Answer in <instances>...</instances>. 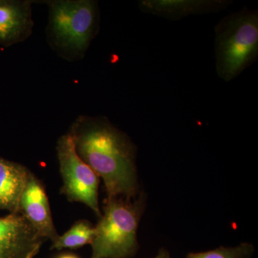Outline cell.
<instances>
[{
	"mask_svg": "<svg viewBox=\"0 0 258 258\" xmlns=\"http://www.w3.org/2000/svg\"><path fill=\"white\" fill-rule=\"evenodd\" d=\"M69 134L81 159L101 177L107 198H137V147L104 116L81 115Z\"/></svg>",
	"mask_w": 258,
	"mask_h": 258,
	"instance_id": "6da1fadb",
	"label": "cell"
},
{
	"mask_svg": "<svg viewBox=\"0 0 258 258\" xmlns=\"http://www.w3.org/2000/svg\"><path fill=\"white\" fill-rule=\"evenodd\" d=\"M47 43L69 62L83 60L100 30L99 4L95 0H50Z\"/></svg>",
	"mask_w": 258,
	"mask_h": 258,
	"instance_id": "7a4b0ae2",
	"label": "cell"
},
{
	"mask_svg": "<svg viewBox=\"0 0 258 258\" xmlns=\"http://www.w3.org/2000/svg\"><path fill=\"white\" fill-rule=\"evenodd\" d=\"M258 57V12L243 8L225 16L215 27V69L230 82Z\"/></svg>",
	"mask_w": 258,
	"mask_h": 258,
	"instance_id": "3957f363",
	"label": "cell"
},
{
	"mask_svg": "<svg viewBox=\"0 0 258 258\" xmlns=\"http://www.w3.org/2000/svg\"><path fill=\"white\" fill-rule=\"evenodd\" d=\"M144 193L139 198H106L104 214L95 227L91 258H132L138 252L137 230L146 208Z\"/></svg>",
	"mask_w": 258,
	"mask_h": 258,
	"instance_id": "277c9868",
	"label": "cell"
},
{
	"mask_svg": "<svg viewBox=\"0 0 258 258\" xmlns=\"http://www.w3.org/2000/svg\"><path fill=\"white\" fill-rule=\"evenodd\" d=\"M56 150L62 179V192L69 201L84 204L101 217L98 203L99 178L79 157L69 133L59 138Z\"/></svg>",
	"mask_w": 258,
	"mask_h": 258,
	"instance_id": "5b68a950",
	"label": "cell"
},
{
	"mask_svg": "<svg viewBox=\"0 0 258 258\" xmlns=\"http://www.w3.org/2000/svg\"><path fill=\"white\" fill-rule=\"evenodd\" d=\"M44 240L21 213L0 217V258H35Z\"/></svg>",
	"mask_w": 258,
	"mask_h": 258,
	"instance_id": "8992f818",
	"label": "cell"
},
{
	"mask_svg": "<svg viewBox=\"0 0 258 258\" xmlns=\"http://www.w3.org/2000/svg\"><path fill=\"white\" fill-rule=\"evenodd\" d=\"M20 213L44 239L53 242L59 237L52 220L46 191L41 181L32 172L20 198Z\"/></svg>",
	"mask_w": 258,
	"mask_h": 258,
	"instance_id": "52a82bcc",
	"label": "cell"
},
{
	"mask_svg": "<svg viewBox=\"0 0 258 258\" xmlns=\"http://www.w3.org/2000/svg\"><path fill=\"white\" fill-rule=\"evenodd\" d=\"M31 0H0V46L21 43L34 28Z\"/></svg>",
	"mask_w": 258,
	"mask_h": 258,
	"instance_id": "ba28073f",
	"label": "cell"
},
{
	"mask_svg": "<svg viewBox=\"0 0 258 258\" xmlns=\"http://www.w3.org/2000/svg\"><path fill=\"white\" fill-rule=\"evenodd\" d=\"M227 0H142L139 9L148 14L171 20L191 15L217 13L232 4Z\"/></svg>",
	"mask_w": 258,
	"mask_h": 258,
	"instance_id": "9c48e42d",
	"label": "cell"
},
{
	"mask_svg": "<svg viewBox=\"0 0 258 258\" xmlns=\"http://www.w3.org/2000/svg\"><path fill=\"white\" fill-rule=\"evenodd\" d=\"M25 166L0 157V210L20 213V202L29 175Z\"/></svg>",
	"mask_w": 258,
	"mask_h": 258,
	"instance_id": "30bf717a",
	"label": "cell"
},
{
	"mask_svg": "<svg viewBox=\"0 0 258 258\" xmlns=\"http://www.w3.org/2000/svg\"><path fill=\"white\" fill-rule=\"evenodd\" d=\"M95 236V227L86 220H80L63 235H59L55 242H52L51 249L78 248L87 244H91Z\"/></svg>",
	"mask_w": 258,
	"mask_h": 258,
	"instance_id": "8fae6325",
	"label": "cell"
},
{
	"mask_svg": "<svg viewBox=\"0 0 258 258\" xmlns=\"http://www.w3.org/2000/svg\"><path fill=\"white\" fill-rule=\"evenodd\" d=\"M254 246L249 243H242L233 247H220L213 250L203 252H191L186 258H252Z\"/></svg>",
	"mask_w": 258,
	"mask_h": 258,
	"instance_id": "7c38bea8",
	"label": "cell"
},
{
	"mask_svg": "<svg viewBox=\"0 0 258 258\" xmlns=\"http://www.w3.org/2000/svg\"><path fill=\"white\" fill-rule=\"evenodd\" d=\"M154 258H171L170 254H169V251L167 249L164 248H161L159 250V253Z\"/></svg>",
	"mask_w": 258,
	"mask_h": 258,
	"instance_id": "4fadbf2b",
	"label": "cell"
},
{
	"mask_svg": "<svg viewBox=\"0 0 258 258\" xmlns=\"http://www.w3.org/2000/svg\"><path fill=\"white\" fill-rule=\"evenodd\" d=\"M57 258H79L77 255L74 254H62Z\"/></svg>",
	"mask_w": 258,
	"mask_h": 258,
	"instance_id": "5bb4252c",
	"label": "cell"
}]
</instances>
